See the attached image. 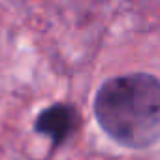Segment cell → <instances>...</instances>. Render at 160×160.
Returning <instances> with one entry per match:
<instances>
[{"instance_id":"obj_1","label":"cell","mask_w":160,"mask_h":160,"mask_svg":"<svg viewBox=\"0 0 160 160\" xmlns=\"http://www.w3.org/2000/svg\"><path fill=\"white\" fill-rule=\"evenodd\" d=\"M104 134L130 151H145L160 139V81L149 72L108 77L92 100Z\"/></svg>"},{"instance_id":"obj_2","label":"cell","mask_w":160,"mask_h":160,"mask_svg":"<svg viewBox=\"0 0 160 160\" xmlns=\"http://www.w3.org/2000/svg\"><path fill=\"white\" fill-rule=\"evenodd\" d=\"M83 126V117L72 102H55L43 108L32 124L38 136L49 138V156L64 147Z\"/></svg>"}]
</instances>
